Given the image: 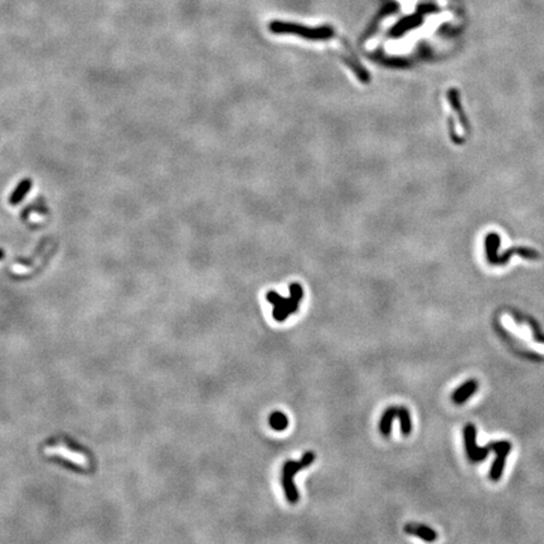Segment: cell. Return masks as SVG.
Returning <instances> with one entry per match:
<instances>
[{"label":"cell","instance_id":"cell-4","mask_svg":"<svg viewBox=\"0 0 544 544\" xmlns=\"http://www.w3.org/2000/svg\"><path fill=\"white\" fill-rule=\"evenodd\" d=\"M500 323H501V325L504 326V328L508 330V332H510L511 334L514 335V337H517L518 339L523 340V342L527 344L529 348L532 349V350L537 351L538 354H542V355H544V344H542V343H537L534 342L533 338H532V330L531 328L527 325V324H523V325H518L515 321L511 319L510 315L508 314H504L501 315V318H500Z\"/></svg>","mask_w":544,"mask_h":544},{"label":"cell","instance_id":"cell-11","mask_svg":"<svg viewBox=\"0 0 544 544\" xmlns=\"http://www.w3.org/2000/svg\"><path fill=\"white\" fill-rule=\"evenodd\" d=\"M32 188V182L29 179H25L23 182H20V184L18 185L17 189L14 191V193L10 197V204L15 205L18 203H20L23 200V198L25 197V194L29 192V189Z\"/></svg>","mask_w":544,"mask_h":544},{"label":"cell","instance_id":"cell-12","mask_svg":"<svg viewBox=\"0 0 544 544\" xmlns=\"http://www.w3.org/2000/svg\"><path fill=\"white\" fill-rule=\"evenodd\" d=\"M399 423H400V432L403 436H409L412 432V421L411 414L407 407H399Z\"/></svg>","mask_w":544,"mask_h":544},{"label":"cell","instance_id":"cell-8","mask_svg":"<svg viewBox=\"0 0 544 544\" xmlns=\"http://www.w3.org/2000/svg\"><path fill=\"white\" fill-rule=\"evenodd\" d=\"M465 442H466L467 453H469V456L472 460H479L485 455V452L483 453V450H481V448L476 447L475 428L470 425L466 426V428H465Z\"/></svg>","mask_w":544,"mask_h":544},{"label":"cell","instance_id":"cell-2","mask_svg":"<svg viewBox=\"0 0 544 544\" xmlns=\"http://www.w3.org/2000/svg\"><path fill=\"white\" fill-rule=\"evenodd\" d=\"M304 296L301 285H290V297H282L276 291H268L266 297L270 304L274 305V319L276 321H285L291 314H295L298 309V302Z\"/></svg>","mask_w":544,"mask_h":544},{"label":"cell","instance_id":"cell-5","mask_svg":"<svg viewBox=\"0 0 544 544\" xmlns=\"http://www.w3.org/2000/svg\"><path fill=\"white\" fill-rule=\"evenodd\" d=\"M271 29L276 33H294L298 36L306 37V38H328L333 34L330 28H306L297 24H290V23L274 22L271 24Z\"/></svg>","mask_w":544,"mask_h":544},{"label":"cell","instance_id":"cell-9","mask_svg":"<svg viewBox=\"0 0 544 544\" xmlns=\"http://www.w3.org/2000/svg\"><path fill=\"white\" fill-rule=\"evenodd\" d=\"M476 387H478V386H476L475 381H470V382H467V383H465L464 386H461L459 390H457L455 393H453V396H452L453 402H456V403H459V404L464 403L465 400H466L467 398H469L470 396L472 395V393L475 392Z\"/></svg>","mask_w":544,"mask_h":544},{"label":"cell","instance_id":"cell-3","mask_svg":"<svg viewBox=\"0 0 544 544\" xmlns=\"http://www.w3.org/2000/svg\"><path fill=\"white\" fill-rule=\"evenodd\" d=\"M314 461H315V453L312 452V451H307V452H305L304 455H302V457L298 460V461L288 460V461L285 462L284 467H282L281 483H282V486H284L285 494H286V499H288L291 504L297 503V500H298L297 488H296L295 483H294V478H295L296 472L309 467Z\"/></svg>","mask_w":544,"mask_h":544},{"label":"cell","instance_id":"cell-1","mask_svg":"<svg viewBox=\"0 0 544 544\" xmlns=\"http://www.w3.org/2000/svg\"><path fill=\"white\" fill-rule=\"evenodd\" d=\"M45 456L47 457H55L67 464L77 467L78 470L90 471L94 469V461L86 451L81 450L76 445L71 444L66 439H58L55 441L48 442L42 448Z\"/></svg>","mask_w":544,"mask_h":544},{"label":"cell","instance_id":"cell-6","mask_svg":"<svg viewBox=\"0 0 544 544\" xmlns=\"http://www.w3.org/2000/svg\"><path fill=\"white\" fill-rule=\"evenodd\" d=\"M404 532L409 536H416L426 542H432L436 539V532L427 525L416 524V523H407L404 525Z\"/></svg>","mask_w":544,"mask_h":544},{"label":"cell","instance_id":"cell-10","mask_svg":"<svg viewBox=\"0 0 544 544\" xmlns=\"http://www.w3.org/2000/svg\"><path fill=\"white\" fill-rule=\"evenodd\" d=\"M268 423L275 431H284L289 426V418L285 413L280 411H275L270 414L268 417Z\"/></svg>","mask_w":544,"mask_h":544},{"label":"cell","instance_id":"cell-7","mask_svg":"<svg viewBox=\"0 0 544 544\" xmlns=\"http://www.w3.org/2000/svg\"><path fill=\"white\" fill-rule=\"evenodd\" d=\"M395 418H399V407L392 406L388 407L382 414L381 421H379V431L384 437H388L392 431V422Z\"/></svg>","mask_w":544,"mask_h":544}]
</instances>
